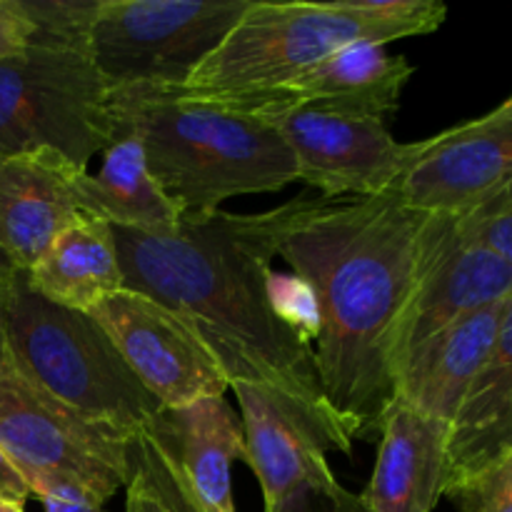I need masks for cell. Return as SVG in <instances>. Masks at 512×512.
<instances>
[{
  "instance_id": "6da1fadb",
  "label": "cell",
  "mask_w": 512,
  "mask_h": 512,
  "mask_svg": "<svg viewBox=\"0 0 512 512\" xmlns=\"http://www.w3.org/2000/svg\"><path fill=\"white\" fill-rule=\"evenodd\" d=\"M425 210L398 190L378 198H303L278 258L318 295L320 388L353 440L380 433L395 400V350L420 268Z\"/></svg>"
},
{
  "instance_id": "7a4b0ae2",
  "label": "cell",
  "mask_w": 512,
  "mask_h": 512,
  "mask_svg": "<svg viewBox=\"0 0 512 512\" xmlns=\"http://www.w3.org/2000/svg\"><path fill=\"white\" fill-rule=\"evenodd\" d=\"M303 198L253 215L215 210L183 220L173 235L113 228V238L123 288L150 295L188 318L230 385H273L328 408L315 350L275 320L265 290L280 235Z\"/></svg>"
},
{
  "instance_id": "3957f363",
  "label": "cell",
  "mask_w": 512,
  "mask_h": 512,
  "mask_svg": "<svg viewBox=\"0 0 512 512\" xmlns=\"http://www.w3.org/2000/svg\"><path fill=\"white\" fill-rule=\"evenodd\" d=\"M110 108L115 135H138L150 175L183 220L205 218L238 195L298 183L273 120L235 98L128 88L110 93Z\"/></svg>"
},
{
  "instance_id": "277c9868",
  "label": "cell",
  "mask_w": 512,
  "mask_h": 512,
  "mask_svg": "<svg viewBox=\"0 0 512 512\" xmlns=\"http://www.w3.org/2000/svg\"><path fill=\"white\" fill-rule=\"evenodd\" d=\"M448 18L438 0H333L273 3L250 0L223 43L195 68L180 93L250 98L293 83L330 53L355 40L435 33Z\"/></svg>"
},
{
  "instance_id": "5b68a950",
  "label": "cell",
  "mask_w": 512,
  "mask_h": 512,
  "mask_svg": "<svg viewBox=\"0 0 512 512\" xmlns=\"http://www.w3.org/2000/svg\"><path fill=\"white\" fill-rule=\"evenodd\" d=\"M5 343L8 363L20 375L75 413L130 438L163 410L88 313L45 300L20 270L10 278Z\"/></svg>"
},
{
  "instance_id": "8992f818",
  "label": "cell",
  "mask_w": 512,
  "mask_h": 512,
  "mask_svg": "<svg viewBox=\"0 0 512 512\" xmlns=\"http://www.w3.org/2000/svg\"><path fill=\"white\" fill-rule=\"evenodd\" d=\"M113 143L110 90L88 50L30 40L0 58V155L48 148L88 170Z\"/></svg>"
},
{
  "instance_id": "52a82bcc",
  "label": "cell",
  "mask_w": 512,
  "mask_h": 512,
  "mask_svg": "<svg viewBox=\"0 0 512 512\" xmlns=\"http://www.w3.org/2000/svg\"><path fill=\"white\" fill-rule=\"evenodd\" d=\"M130 440L75 413L10 363L0 370V450L35 498L75 493L105 505L128 485Z\"/></svg>"
},
{
  "instance_id": "ba28073f",
  "label": "cell",
  "mask_w": 512,
  "mask_h": 512,
  "mask_svg": "<svg viewBox=\"0 0 512 512\" xmlns=\"http://www.w3.org/2000/svg\"><path fill=\"white\" fill-rule=\"evenodd\" d=\"M250 0H100L90 60L108 90L180 88Z\"/></svg>"
},
{
  "instance_id": "9c48e42d",
  "label": "cell",
  "mask_w": 512,
  "mask_h": 512,
  "mask_svg": "<svg viewBox=\"0 0 512 512\" xmlns=\"http://www.w3.org/2000/svg\"><path fill=\"white\" fill-rule=\"evenodd\" d=\"M293 153L298 183L325 200L378 198L400 188L425 140L398 143L383 120L293 105L280 93L253 95ZM250 108V105H248Z\"/></svg>"
},
{
  "instance_id": "30bf717a",
  "label": "cell",
  "mask_w": 512,
  "mask_h": 512,
  "mask_svg": "<svg viewBox=\"0 0 512 512\" xmlns=\"http://www.w3.org/2000/svg\"><path fill=\"white\" fill-rule=\"evenodd\" d=\"M88 315L163 410L223 398L230 390L223 365L198 328L150 295L120 288Z\"/></svg>"
},
{
  "instance_id": "8fae6325",
  "label": "cell",
  "mask_w": 512,
  "mask_h": 512,
  "mask_svg": "<svg viewBox=\"0 0 512 512\" xmlns=\"http://www.w3.org/2000/svg\"><path fill=\"white\" fill-rule=\"evenodd\" d=\"M245 435V460L263 488L265 512L305 483L338 480L328 453H353V435L325 405L273 385L233 383Z\"/></svg>"
},
{
  "instance_id": "7c38bea8",
  "label": "cell",
  "mask_w": 512,
  "mask_h": 512,
  "mask_svg": "<svg viewBox=\"0 0 512 512\" xmlns=\"http://www.w3.org/2000/svg\"><path fill=\"white\" fill-rule=\"evenodd\" d=\"M510 298L512 263L468 238L455 215L428 213L420 238L418 283L398 333L395 383L405 360L425 340Z\"/></svg>"
},
{
  "instance_id": "4fadbf2b",
  "label": "cell",
  "mask_w": 512,
  "mask_h": 512,
  "mask_svg": "<svg viewBox=\"0 0 512 512\" xmlns=\"http://www.w3.org/2000/svg\"><path fill=\"white\" fill-rule=\"evenodd\" d=\"M512 183V105L425 140L398 193L425 213L463 215Z\"/></svg>"
},
{
  "instance_id": "5bb4252c",
  "label": "cell",
  "mask_w": 512,
  "mask_h": 512,
  "mask_svg": "<svg viewBox=\"0 0 512 512\" xmlns=\"http://www.w3.org/2000/svg\"><path fill=\"white\" fill-rule=\"evenodd\" d=\"M75 163L55 150L0 155V253L28 273L55 238L80 218L70 183Z\"/></svg>"
},
{
  "instance_id": "9a60e30c",
  "label": "cell",
  "mask_w": 512,
  "mask_h": 512,
  "mask_svg": "<svg viewBox=\"0 0 512 512\" xmlns=\"http://www.w3.org/2000/svg\"><path fill=\"white\" fill-rule=\"evenodd\" d=\"M448 440L450 423L393 400L360 500L373 512H433L448 488Z\"/></svg>"
},
{
  "instance_id": "2e32d148",
  "label": "cell",
  "mask_w": 512,
  "mask_h": 512,
  "mask_svg": "<svg viewBox=\"0 0 512 512\" xmlns=\"http://www.w3.org/2000/svg\"><path fill=\"white\" fill-rule=\"evenodd\" d=\"M168 453L180 478L210 512H235L233 470L245 460L243 423L223 398H200L175 410H160L148 430Z\"/></svg>"
},
{
  "instance_id": "e0dca14e",
  "label": "cell",
  "mask_w": 512,
  "mask_h": 512,
  "mask_svg": "<svg viewBox=\"0 0 512 512\" xmlns=\"http://www.w3.org/2000/svg\"><path fill=\"white\" fill-rule=\"evenodd\" d=\"M505 303L490 305L425 340L403 363L395 400L453 423L495 343Z\"/></svg>"
},
{
  "instance_id": "ac0fdd59",
  "label": "cell",
  "mask_w": 512,
  "mask_h": 512,
  "mask_svg": "<svg viewBox=\"0 0 512 512\" xmlns=\"http://www.w3.org/2000/svg\"><path fill=\"white\" fill-rule=\"evenodd\" d=\"M415 68L373 40H355L275 90L293 105L378 118L395 113Z\"/></svg>"
},
{
  "instance_id": "d6986e66",
  "label": "cell",
  "mask_w": 512,
  "mask_h": 512,
  "mask_svg": "<svg viewBox=\"0 0 512 512\" xmlns=\"http://www.w3.org/2000/svg\"><path fill=\"white\" fill-rule=\"evenodd\" d=\"M80 215L100 220L110 228L145 235H173L183 215L150 175L143 143L133 133H118L105 150L98 173L78 170L70 183Z\"/></svg>"
},
{
  "instance_id": "ffe728a7",
  "label": "cell",
  "mask_w": 512,
  "mask_h": 512,
  "mask_svg": "<svg viewBox=\"0 0 512 512\" xmlns=\"http://www.w3.org/2000/svg\"><path fill=\"white\" fill-rule=\"evenodd\" d=\"M512 453V298L505 303L495 343L450 423L448 493Z\"/></svg>"
},
{
  "instance_id": "44dd1931",
  "label": "cell",
  "mask_w": 512,
  "mask_h": 512,
  "mask_svg": "<svg viewBox=\"0 0 512 512\" xmlns=\"http://www.w3.org/2000/svg\"><path fill=\"white\" fill-rule=\"evenodd\" d=\"M25 280L50 303L90 313L123 288L113 228L80 215L50 243Z\"/></svg>"
},
{
  "instance_id": "7402d4cb",
  "label": "cell",
  "mask_w": 512,
  "mask_h": 512,
  "mask_svg": "<svg viewBox=\"0 0 512 512\" xmlns=\"http://www.w3.org/2000/svg\"><path fill=\"white\" fill-rule=\"evenodd\" d=\"M33 28L35 43L83 48L90 53V25L100 0H15Z\"/></svg>"
},
{
  "instance_id": "603a6c76",
  "label": "cell",
  "mask_w": 512,
  "mask_h": 512,
  "mask_svg": "<svg viewBox=\"0 0 512 512\" xmlns=\"http://www.w3.org/2000/svg\"><path fill=\"white\" fill-rule=\"evenodd\" d=\"M265 290H268V305L275 320L285 330H290L300 343L313 348V343H318L320 338V330H323V313H320L313 285L293 270L290 273L270 270Z\"/></svg>"
},
{
  "instance_id": "cb8c5ba5",
  "label": "cell",
  "mask_w": 512,
  "mask_h": 512,
  "mask_svg": "<svg viewBox=\"0 0 512 512\" xmlns=\"http://www.w3.org/2000/svg\"><path fill=\"white\" fill-rule=\"evenodd\" d=\"M130 458L145 470L153 485L158 488V493L163 495L165 503L173 508V512H210L193 495V490L185 485V480L180 478L178 468L173 465V460L168 458L163 448H160L158 440L150 433H138L130 440Z\"/></svg>"
},
{
  "instance_id": "d4e9b609",
  "label": "cell",
  "mask_w": 512,
  "mask_h": 512,
  "mask_svg": "<svg viewBox=\"0 0 512 512\" xmlns=\"http://www.w3.org/2000/svg\"><path fill=\"white\" fill-rule=\"evenodd\" d=\"M455 220L468 238L512 263V183Z\"/></svg>"
},
{
  "instance_id": "484cf974",
  "label": "cell",
  "mask_w": 512,
  "mask_h": 512,
  "mask_svg": "<svg viewBox=\"0 0 512 512\" xmlns=\"http://www.w3.org/2000/svg\"><path fill=\"white\" fill-rule=\"evenodd\" d=\"M460 512H512V453L445 493Z\"/></svg>"
},
{
  "instance_id": "4316f807",
  "label": "cell",
  "mask_w": 512,
  "mask_h": 512,
  "mask_svg": "<svg viewBox=\"0 0 512 512\" xmlns=\"http://www.w3.org/2000/svg\"><path fill=\"white\" fill-rule=\"evenodd\" d=\"M268 512H373L360 500L345 490L338 480L330 483H305L285 495L273 510Z\"/></svg>"
},
{
  "instance_id": "83f0119b",
  "label": "cell",
  "mask_w": 512,
  "mask_h": 512,
  "mask_svg": "<svg viewBox=\"0 0 512 512\" xmlns=\"http://www.w3.org/2000/svg\"><path fill=\"white\" fill-rule=\"evenodd\" d=\"M33 38V28L20 13L15 0H0V58L18 55L20 50L28 48Z\"/></svg>"
},
{
  "instance_id": "f1b7e54d",
  "label": "cell",
  "mask_w": 512,
  "mask_h": 512,
  "mask_svg": "<svg viewBox=\"0 0 512 512\" xmlns=\"http://www.w3.org/2000/svg\"><path fill=\"white\" fill-rule=\"evenodd\" d=\"M130 478L125 490H128V500H125V512H173L168 503H165L163 495L158 493V488L153 485V480L145 475V470L130 458Z\"/></svg>"
},
{
  "instance_id": "f546056e",
  "label": "cell",
  "mask_w": 512,
  "mask_h": 512,
  "mask_svg": "<svg viewBox=\"0 0 512 512\" xmlns=\"http://www.w3.org/2000/svg\"><path fill=\"white\" fill-rule=\"evenodd\" d=\"M45 512H108L105 505L75 493H43L38 495Z\"/></svg>"
},
{
  "instance_id": "4dcf8cb0",
  "label": "cell",
  "mask_w": 512,
  "mask_h": 512,
  "mask_svg": "<svg viewBox=\"0 0 512 512\" xmlns=\"http://www.w3.org/2000/svg\"><path fill=\"white\" fill-rule=\"evenodd\" d=\"M0 495L23 505L25 500L30 498L28 483H25V478L18 473V468L10 463L8 455H5L3 450H0Z\"/></svg>"
},
{
  "instance_id": "1f68e13d",
  "label": "cell",
  "mask_w": 512,
  "mask_h": 512,
  "mask_svg": "<svg viewBox=\"0 0 512 512\" xmlns=\"http://www.w3.org/2000/svg\"><path fill=\"white\" fill-rule=\"evenodd\" d=\"M10 280H0V370L8 368V343H5V313H8Z\"/></svg>"
},
{
  "instance_id": "d6a6232c",
  "label": "cell",
  "mask_w": 512,
  "mask_h": 512,
  "mask_svg": "<svg viewBox=\"0 0 512 512\" xmlns=\"http://www.w3.org/2000/svg\"><path fill=\"white\" fill-rule=\"evenodd\" d=\"M15 273H18V270H15L13 265H10V260L0 253V280H10Z\"/></svg>"
},
{
  "instance_id": "836d02e7",
  "label": "cell",
  "mask_w": 512,
  "mask_h": 512,
  "mask_svg": "<svg viewBox=\"0 0 512 512\" xmlns=\"http://www.w3.org/2000/svg\"><path fill=\"white\" fill-rule=\"evenodd\" d=\"M23 503H15V500H8L0 495V512H25Z\"/></svg>"
},
{
  "instance_id": "e575fe53",
  "label": "cell",
  "mask_w": 512,
  "mask_h": 512,
  "mask_svg": "<svg viewBox=\"0 0 512 512\" xmlns=\"http://www.w3.org/2000/svg\"><path fill=\"white\" fill-rule=\"evenodd\" d=\"M508 103H510V105H512V95H510V98H508Z\"/></svg>"
}]
</instances>
